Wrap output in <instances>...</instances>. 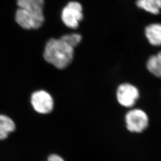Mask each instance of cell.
Segmentation results:
<instances>
[{
    "label": "cell",
    "instance_id": "3",
    "mask_svg": "<svg viewBox=\"0 0 161 161\" xmlns=\"http://www.w3.org/2000/svg\"><path fill=\"white\" fill-rule=\"evenodd\" d=\"M83 8L78 1H70L62 10L61 19L64 25L70 29H76L82 20Z\"/></svg>",
    "mask_w": 161,
    "mask_h": 161
},
{
    "label": "cell",
    "instance_id": "12",
    "mask_svg": "<svg viewBox=\"0 0 161 161\" xmlns=\"http://www.w3.org/2000/svg\"><path fill=\"white\" fill-rule=\"evenodd\" d=\"M47 161H64V159L58 155H51L48 158Z\"/></svg>",
    "mask_w": 161,
    "mask_h": 161
},
{
    "label": "cell",
    "instance_id": "6",
    "mask_svg": "<svg viewBox=\"0 0 161 161\" xmlns=\"http://www.w3.org/2000/svg\"><path fill=\"white\" fill-rule=\"evenodd\" d=\"M139 97L140 92L138 88L131 84H122L117 88V100L124 107H132L136 103Z\"/></svg>",
    "mask_w": 161,
    "mask_h": 161
},
{
    "label": "cell",
    "instance_id": "9",
    "mask_svg": "<svg viewBox=\"0 0 161 161\" xmlns=\"http://www.w3.org/2000/svg\"><path fill=\"white\" fill-rule=\"evenodd\" d=\"M15 128V124L10 118L0 115V140L6 139L9 133L14 131Z\"/></svg>",
    "mask_w": 161,
    "mask_h": 161
},
{
    "label": "cell",
    "instance_id": "5",
    "mask_svg": "<svg viewBox=\"0 0 161 161\" xmlns=\"http://www.w3.org/2000/svg\"><path fill=\"white\" fill-rule=\"evenodd\" d=\"M34 109L41 114H47L54 108V100L51 94L45 90H38L33 92L31 97Z\"/></svg>",
    "mask_w": 161,
    "mask_h": 161
},
{
    "label": "cell",
    "instance_id": "7",
    "mask_svg": "<svg viewBox=\"0 0 161 161\" xmlns=\"http://www.w3.org/2000/svg\"><path fill=\"white\" fill-rule=\"evenodd\" d=\"M145 35L151 45L153 46H161V23H152L146 26Z\"/></svg>",
    "mask_w": 161,
    "mask_h": 161
},
{
    "label": "cell",
    "instance_id": "8",
    "mask_svg": "<svg viewBox=\"0 0 161 161\" xmlns=\"http://www.w3.org/2000/svg\"><path fill=\"white\" fill-rule=\"evenodd\" d=\"M137 7L153 14H158L161 10V0H136Z\"/></svg>",
    "mask_w": 161,
    "mask_h": 161
},
{
    "label": "cell",
    "instance_id": "11",
    "mask_svg": "<svg viewBox=\"0 0 161 161\" xmlns=\"http://www.w3.org/2000/svg\"><path fill=\"white\" fill-rule=\"evenodd\" d=\"M62 36L64 40L68 42L69 44L74 48L78 46L82 41V36L78 33L64 35Z\"/></svg>",
    "mask_w": 161,
    "mask_h": 161
},
{
    "label": "cell",
    "instance_id": "2",
    "mask_svg": "<svg viewBox=\"0 0 161 161\" xmlns=\"http://www.w3.org/2000/svg\"><path fill=\"white\" fill-rule=\"evenodd\" d=\"M74 49L62 36L51 38L46 44L43 57L47 63L57 69H65L73 61Z\"/></svg>",
    "mask_w": 161,
    "mask_h": 161
},
{
    "label": "cell",
    "instance_id": "10",
    "mask_svg": "<svg viewBox=\"0 0 161 161\" xmlns=\"http://www.w3.org/2000/svg\"><path fill=\"white\" fill-rule=\"evenodd\" d=\"M146 66L152 74L161 78V51L149 58Z\"/></svg>",
    "mask_w": 161,
    "mask_h": 161
},
{
    "label": "cell",
    "instance_id": "4",
    "mask_svg": "<svg viewBox=\"0 0 161 161\" xmlns=\"http://www.w3.org/2000/svg\"><path fill=\"white\" fill-rule=\"evenodd\" d=\"M127 129L133 132H142L149 125V118L143 110H130L125 115Z\"/></svg>",
    "mask_w": 161,
    "mask_h": 161
},
{
    "label": "cell",
    "instance_id": "1",
    "mask_svg": "<svg viewBox=\"0 0 161 161\" xmlns=\"http://www.w3.org/2000/svg\"><path fill=\"white\" fill-rule=\"evenodd\" d=\"M18 9L15 14L17 24L26 30L38 29L45 21L44 0H17Z\"/></svg>",
    "mask_w": 161,
    "mask_h": 161
}]
</instances>
